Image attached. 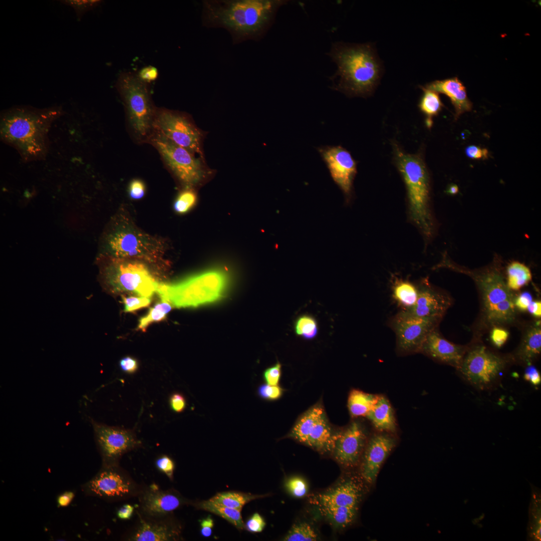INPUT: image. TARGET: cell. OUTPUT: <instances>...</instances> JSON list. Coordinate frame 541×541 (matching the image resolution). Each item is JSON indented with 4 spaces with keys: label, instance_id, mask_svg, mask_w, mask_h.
<instances>
[{
    "label": "cell",
    "instance_id": "cell-9",
    "mask_svg": "<svg viewBox=\"0 0 541 541\" xmlns=\"http://www.w3.org/2000/svg\"><path fill=\"white\" fill-rule=\"evenodd\" d=\"M107 244L111 255L114 256L153 265L163 261L162 244L127 223H122L108 236Z\"/></svg>",
    "mask_w": 541,
    "mask_h": 541
},
{
    "label": "cell",
    "instance_id": "cell-30",
    "mask_svg": "<svg viewBox=\"0 0 541 541\" xmlns=\"http://www.w3.org/2000/svg\"><path fill=\"white\" fill-rule=\"evenodd\" d=\"M268 495L228 491L218 492L208 500L217 504L241 511L243 506L250 501L266 497Z\"/></svg>",
    "mask_w": 541,
    "mask_h": 541
},
{
    "label": "cell",
    "instance_id": "cell-23",
    "mask_svg": "<svg viewBox=\"0 0 541 541\" xmlns=\"http://www.w3.org/2000/svg\"><path fill=\"white\" fill-rule=\"evenodd\" d=\"M417 287L415 304L405 310L419 317L440 321L451 305L450 297L433 288L426 281L421 282Z\"/></svg>",
    "mask_w": 541,
    "mask_h": 541
},
{
    "label": "cell",
    "instance_id": "cell-39",
    "mask_svg": "<svg viewBox=\"0 0 541 541\" xmlns=\"http://www.w3.org/2000/svg\"><path fill=\"white\" fill-rule=\"evenodd\" d=\"M285 486L288 492L297 498L305 496L308 490L306 480L300 476H293L286 480Z\"/></svg>",
    "mask_w": 541,
    "mask_h": 541
},
{
    "label": "cell",
    "instance_id": "cell-3",
    "mask_svg": "<svg viewBox=\"0 0 541 541\" xmlns=\"http://www.w3.org/2000/svg\"><path fill=\"white\" fill-rule=\"evenodd\" d=\"M329 56L338 69L331 78L333 88L349 97H366L373 92L381 67L369 44H333Z\"/></svg>",
    "mask_w": 541,
    "mask_h": 541
},
{
    "label": "cell",
    "instance_id": "cell-5",
    "mask_svg": "<svg viewBox=\"0 0 541 541\" xmlns=\"http://www.w3.org/2000/svg\"><path fill=\"white\" fill-rule=\"evenodd\" d=\"M102 287L112 295L131 294L150 297L157 292L160 283L146 263L111 255L98 259Z\"/></svg>",
    "mask_w": 541,
    "mask_h": 541
},
{
    "label": "cell",
    "instance_id": "cell-7",
    "mask_svg": "<svg viewBox=\"0 0 541 541\" xmlns=\"http://www.w3.org/2000/svg\"><path fill=\"white\" fill-rule=\"evenodd\" d=\"M148 85L136 74L130 72L120 74L116 84L131 127L141 139H149L152 135L157 109L152 101Z\"/></svg>",
    "mask_w": 541,
    "mask_h": 541
},
{
    "label": "cell",
    "instance_id": "cell-50",
    "mask_svg": "<svg viewBox=\"0 0 541 541\" xmlns=\"http://www.w3.org/2000/svg\"><path fill=\"white\" fill-rule=\"evenodd\" d=\"M523 378L534 386H539L541 383V376L539 372L532 365H529L526 368Z\"/></svg>",
    "mask_w": 541,
    "mask_h": 541
},
{
    "label": "cell",
    "instance_id": "cell-33",
    "mask_svg": "<svg viewBox=\"0 0 541 541\" xmlns=\"http://www.w3.org/2000/svg\"><path fill=\"white\" fill-rule=\"evenodd\" d=\"M506 285L510 290L517 291L527 284L532 278L530 269L518 261H512L506 268Z\"/></svg>",
    "mask_w": 541,
    "mask_h": 541
},
{
    "label": "cell",
    "instance_id": "cell-2",
    "mask_svg": "<svg viewBox=\"0 0 541 541\" xmlns=\"http://www.w3.org/2000/svg\"><path fill=\"white\" fill-rule=\"evenodd\" d=\"M63 113L62 108L59 106L42 109L12 108L1 115V139L15 148L24 162L45 159L51 124Z\"/></svg>",
    "mask_w": 541,
    "mask_h": 541
},
{
    "label": "cell",
    "instance_id": "cell-12",
    "mask_svg": "<svg viewBox=\"0 0 541 541\" xmlns=\"http://www.w3.org/2000/svg\"><path fill=\"white\" fill-rule=\"evenodd\" d=\"M153 131L176 145L202 156V135L187 115L165 108H157Z\"/></svg>",
    "mask_w": 541,
    "mask_h": 541
},
{
    "label": "cell",
    "instance_id": "cell-27",
    "mask_svg": "<svg viewBox=\"0 0 541 541\" xmlns=\"http://www.w3.org/2000/svg\"><path fill=\"white\" fill-rule=\"evenodd\" d=\"M540 352L541 328L539 322L528 330L514 354V358L522 364L529 366L538 358Z\"/></svg>",
    "mask_w": 541,
    "mask_h": 541
},
{
    "label": "cell",
    "instance_id": "cell-35",
    "mask_svg": "<svg viewBox=\"0 0 541 541\" xmlns=\"http://www.w3.org/2000/svg\"><path fill=\"white\" fill-rule=\"evenodd\" d=\"M172 307L169 302L160 300V302L149 309L146 315L139 318L136 330L146 332L151 324L165 320Z\"/></svg>",
    "mask_w": 541,
    "mask_h": 541
},
{
    "label": "cell",
    "instance_id": "cell-26",
    "mask_svg": "<svg viewBox=\"0 0 541 541\" xmlns=\"http://www.w3.org/2000/svg\"><path fill=\"white\" fill-rule=\"evenodd\" d=\"M367 417L379 431L393 433L396 431L393 409L388 399L383 395H379L376 403Z\"/></svg>",
    "mask_w": 541,
    "mask_h": 541
},
{
    "label": "cell",
    "instance_id": "cell-22",
    "mask_svg": "<svg viewBox=\"0 0 541 541\" xmlns=\"http://www.w3.org/2000/svg\"><path fill=\"white\" fill-rule=\"evenodd\" d=\"M138 521L127 535L133 541H174L181 538V526L172 515L151 517L137 512Z\"/></svg>",
    "mask_w": 541,
    "mask_h": 541
},
{
    "label": "cell",
    "instance_id": "cell-40",
    "mask_svg": "<svg viewBox=\"0 0 541 541\" xmlns=\"http://www.w3.org/2000/svg\"><path fill=\"white\" fill-rule=\"evenodd\" d=\"M60 2L74 10L79 21L85 13L96 8L102 2L100 0H63Z\"/></svg>",
    "mask_w": 541,
    "mask_h": 541
},
{
    "label": "cell",
    "instance_id": "cell-28",
    "mask_svg": "<svg viewBox=\"0 0 541 541\" xmlns=\"http://www.w3.org/2000/svg\"><path fill=\"white\" fill-rule=\"evenodd\" d=\"M320 513L336 528H345L355 521L359 508L340 506H317Z\"/></svg>",
    "mask_w": 541,
    "mask_h": 541
},
{
    "label": "cell",
    "instance_id": "cell-19",
    "mask_svg": "<svg viewBox=\"0 0 541 541\" xmlns=\"http://www.w3.org/2000/svg\"><path fill=\"white\" fill-rule=\"evenodd\" d=\"M368 439L363 425L358 421L351 422L337 432L331 451L334 459L347 469L359 465Z\"/></svg>",
    "mask_w": 541,
    "mask_h": 541
},
{
    "label": "cell",
    "instance_id": "cell-46",
    "mask_svg": "<svg viewBox=\"0 0 541 541\" xmlns=\"http://www.w3.org/2000/svg\"><path fill=\"white\" fill-rule=\"evenodd\" d=\"M169 404L171 409L174 412L181 413L186 408L187 402L183 394L180 392H175L170 396Z\"/></svg>",
    "mask_w": 541,
    "mask_h": 541
},
{
    "label": "cell",
    "instance_id": "cell-44",
    "mask_svg": "<svg viewBox=\"0 0 541 541\" xmlns=\"http://www.w3.org/2000/svg\"><path fill=\"white\" fill-rule=\"evenodd\" d=\"M281 373L282 365L280 363L277 362L263 371L262 377L266 384L270 385H278Z\"/></svg>",
    "mask_w": 541,
    "mask_h": 541
},
{
    "label": "cell",
    "instance_id": "cell-15",
    "mask_svg": "<svg viewBox=\"0 0 541 541\" xmlns=\"http://www.w3.org/2000/svg\"><path fill=\"white\" fill-rule=\"evenodd\" d=\"M141 488L119 465L102 466L84 486L85 492L109 500H123L138 495Z\"/></svg>",
    "mask_w": 541,
    "mask_h": 541
},
{
    "label": "cell",
    "instance_id": "cell-21",
    "mask_svg": "<svg viewBox=\"0 0 541 541\" xmlns=\"http://www.w3.org/2000/svg\"><path fill=\"white\" fill-rule=\"evenodd\" d=\"M391 433L381 432L368 438L360 463L359 475L367 485H373L381 465L396 445Z\"/></svg>",
    "mask_w": 541,
    "mask_h": 541
},
{
    "label": "cell",
    "instance_id": "cell-37",
    "mask_svg": "<svg viewBox=\"0 0 541 541\" xmlns=\"http://www.w3.org/2000/svg\"><path fill=\"white\" fill-rule=\"evenodd\" d=\"M295 334L305 340L315 338L318 333V325L316 319L309 315L299 316L295 322Z\"/></svg>",
    "mask_w": 541,
    "mask_h": 541
},
{
    "label": "cell",
    "instance_id": "cell-24",
    "mask_svg": "<svg viewBox=\"0 0 541 541\" xmlns=\"http://www.w3.org/2000/svg\"><path fill=\"white\" fill-rule=\"evenodd\" d=\"M467 349L466 347L455 344L445 339L436 328L426 336L419 353L438 362L451 366L457 370Z\"/></svg>",
    "mask_w": 541,
    "mask_h": 541
},
{
    "label": "cell",
    "instance_id": "cell-34",
    "mask_svg": "<svg viewBox=\"0 0 541 541\" xmlns=\"http://www.w3.org/2000/svg\"><path fill=\"white\" fill-rule=\"evenodd\" d=\"M423 94L418 105L420 111L426 116V122L428 127L431 126L432 118L438 114L443 107L440 97L436 92L421 88Z\"/></svg>",
    "mask_w": 541,
    "mask_h": 541
},
{
    "label": "cell",
    "instance_id": "cell-17",
    "mask_svg": "<svg viewBox=\"0 0 541 541\" xmlns=\"http://www.w3.org/2000/svg\"><path fill=\"white\" fill-rule=\"evenodd\" d=\"M317 149L334 182L350 198L357 172V163L351 153L341 145L321 146Z\"/></svg>",
    "mask_w": 541,
    "mask_h": 541
},
{
    "label": "cell",
    "instance_id": "cell-45",
    "mask_svg": "<svg viewBox=\"0 0 541 541\" xmlns=\"http://www.w3.org/2000/svg\"><path fill=\"white\" fill-rule=\"evenodd\" d=\"M265 525L264 518L256 512L246 520L244 524V529L253 533L260 532L264 528Z\"/></svg>",
    "mask_w": 541,
    "mask_h": 541
},
{
    "label": "cell",
    "instance_id": "cell-43",
    "mask_svg": "<svg viewBox=\"0 0 541 541\" xmlns=\"http://www.w3.org/2000/svg\"><path fill=\"white\" fill-rule=\"evenodd\" d=\"M158 470L165 474L170 480H173L175 468L173 460L167 455H162L155 460Z\"/></svg>",
    "mask_w": 541,
    "mask_h": 541
},
{
    "label": "cell",
    "instance_id": "cell-58",
    "mask_svg": "<svg viewBox=\"0 0 541 541\" xmlns=\"http://www.w3.org/2000/svg\"><path fill=\"white\" fill-rule=\"evenodd\" d=\"M458 191V187L456 185H452L449 188L447 192L451 194H455Z\"/></svg>",
    "mask_w": 541,
    "mask_h": 541
},
{
    "label": "cell",
    "instance_id": "cell-31",
    "mask_svg": "<svg viewBox=\"0 0 541 541\" xmlns=\"http://www.w3.org/2000/svg\"><path fill=\"white\" fill-rule=\"evenodd\" d=\"M379 395L367 393L358 390L351 391L348 407L353 417L367 416L376 403Z\"/></svg>",
    "mask_w": 541,
    "mask_h": 541
},
{
    "label": "cell",
    "instance_id": "cell-56",
    "mask_svg": "<svg viewBox=\"0 0 541 541\" xmlns=\"http://www.w3.org/2000/svg\"><path fill=\"white\" fill-rule=\"evenodd\" d=\"M527 310L532 316L537 318H540L541 302L540 301H532L528 306Z\"/></svg>",
    "mask_w": 541,
    "mask_h": 541
},
{
    "label": "cell",
    "instance_id": "cell-20",
    "mask_svg": "<svg viewBox=\"0 0 541 541\" xmlns=\"http://www.w3.org/2000/svg\"><path fill=\"white\" fill-rule=\"evenodd\" d=\"M138 496V512L151 517L171 515L176 509L191 502L175 489L163 490L154 483L141 488Z\"/></svg>",
    "mask_w": 541,
    "mask_h": 541
},
{
    "label": "cell",
    "instance_id": "cell-11",
    "mask_svg": "<svg viewBox=\"0 0 541 541\" xmlns=\"http://www.w3.org/2000/svg\"><path fill=\"white\" fill-rule=\"evenodd\" d=\"M149 140L167 166L186 187L192 188L204 180L205 170L203 163L195 154L155 132Z\"/></svg>",
    "mask_w": 541,
    "mask_h": 541
},
{
    "label": "cell",
    "instance_id": "cell-41",
    "mask_svg": "<svg viewBox=\"0 0 541 541\" xmlns=\"http://www.w3.org/2000/svg\"><path fill=\"white\" fill-rule=\"evenodd\" d=\"M122 300L124 306V312L134 313L137 310L148 307L151 302L150 297L141 296H126L122 295Z\"/></svg>",
    "mask_w": 541,
    "mask_h": 541
},
{
    "label": "cell",
    "instance_id": "cell-8",
    "mask_svg": "<svg viewBox=\"0 0 541 541\" xmlns=\"http://www.w3.org/2000/svg\"><path fill=\"white\" fill-rule=\"evenodd\" d=\"M474 279L481 293L485 317L491 325L510 323L515 316L514 299L501 273L495 268L473 273L464 271Z\"/></svg>",
    "mask_w": 541,
    "mask_h": 541
},
{
    "label": "cell",
    "instance_id": "cell-52",
    "mask_svg": "<svg viewBox=\"0 0 541 541\" xmlns=\"http://www.w3.org/2000/svg\"><path fill=\"white\" fill-rule=\"evenodd\" d=\"M466 155L472 159H486L488 156V151L485 148H482L475 145H471L465 149Z\"/></svg>",
    "mask_w": 541,
    "mask_h": 541
},
{
    "label": "cell",
    "instance_id": "cell-10",
    "mask_svg": "<svg viewBox=\"0 0 541 541\" xmlns=\"http://www.w3.org/2000/svg\"><path fill=\"white\" fill-rule=\"evenodd\" d=\"M508 361L485 346L468 348L457 369L463 380L479 390L494 388L500 382Z\"/></svg>",
    "mask_w": 541,
    "mask_h": 541
},
{
    "label": "cell",
    "instance_id": "cell-14",
    "mask_svg": "<svg viewBox=\"0 0 541 541\" xmlns=\"http://www.w3.org/2000/svg\"><path fill=\"white\" fill-rule=\"evenodd\" d=\"M440 320L421 318L405 310L396 314L389 325L396 335V350L400 356L419 353L427 335L436 328Z\"/></svg>",
    "mask_w": 541,
    "mask_h": 541
},
{
    "label": "cell",
    "instance_id": "cell-48",
    "mask_svg": "<svg viewBox=\"0 0 541 541\" xmlns=\"http://www.w3.org/2000/svg\"><path fill=\"white\" fill-rule=\"evenodd\" d=\"M136 74L141 81L149 84L157 79L159 73L156 67L148 66L142 68Z\"/></svg>",
    "mask_w": 541,
    "mask_h": 541
},
{
    "label": "cell",
    "instance_id": "cell-53",
    "mask_svg": "<svg viewBox=\"0 0 541 541\" xmlns=\"http://www.w3.org/2000/svg\"><path fill=\"white\" fill-rule=\"evenodd\" d=\"M532 301L531 295L528 292L520 294L514 299L515 307L522 311L527 310L528 306Z\"/></svg>",
    "mask_w": 541,
    "mask_h": 541
},
{
    "label": "cell",
    "instance_id": "cell-4",
    "mask_svg": "<svg viewBox=\"0 0 541 541\" xmlns=\"http://www.w3.org/2000/svg\"><path fill=\"white\" fill-rule=\"evenodd\" d=\"M394 158L406 185L410 219L430 239L435 226L430 207V178L424 160L421 155L407 153L397 145H394Z\"/></svg>",
    "mask_w": 541,
    "mask_h": 541
},
{
    "label": "cell",
    "instance_id": "cell-29",
    "mask_svg": "<svg viewBox=\"0 0 541 541\" xmlns=\"http://www.w3.org/2000/svg\"><path fill=\"white\" fill-rule=\"evenodd\" d=\"M197 509L211 512L225 519L239 530L244 528L241 511L213 503L209 500L191 501L190 504Z\"/></svg>",
    "mask_w": 541,
    "mask_h": 541
},
{
    "label": "cell",
    "instance_id": "cell-57",
    "mask_svg": "<svg viewBox=\"0 0 541 541\" xmlns=\"http://www.w3.org/2000/svg\"><path fill=\"white\" fill-rule=\"evenodd\" d=\"M74 494L72 492H66L58 496V503L60 506L68 505L74 498Z\"/></svg>",
    "mask_w": 541,
    "mask_h": 541
},
{
    "label": "cell",
    "instance_id": "cell-49",
    "mask_svg": "<svg viewBox=\"0 0 541 541\" xmlns=\"http://www.w3.org/2000/svg\"><path fill=\"white\" fill-rule=\"evenodd\" d=\"M145 193V186L142 181L134 179L130 183L129 194L131 199L138 200L142 198Z\"/></svg>",
    "mask_w": 541,
    "mask_h": 541
},
{
    "label": "cell",
    "instance_id": "cell-25",
    "mask_svg": "<svg viewBox=\"0 0 541 541\" xmlns=\"http://www.w3.org/2000/svg\"><path fill=\"white\" fill-rule=\"evenodd\" d=\"M424 87L437 93L443 94L450 99L455 109L456 119L472 109V105L467 97L466 88L457 77L436 80Z\"/></svg>",
    "mask_w": 541,
    "mask_h": 541
},
{
    "label": "cell",
    "instance_id": "cell-55",
    "mask_svg": "<svg viewBox=\"0 0 541 541\" xmlns=\"http://www.w3.org/2000/svg\"><path fill=\"white\" fill-rule=\"evenodd\" d=\"M134 507L130 504H124L117 512V515L119 519L127 520L130 519L133 515Z\"/></svg>",
    "mask_w": 541,
    "mask_h": 541
},
{
    "label": "cell",
    "instance_id": "cell-16",
    "mask_svg": "<svg viewBox=\"0 0 541 541\" xmlns=\"http://www.w3.org/2000/svg\"><path fill=\"white\" fill-rule=\"evenodd\" d=\"M92 423L95 439L102 456V466L119 465L122 456L142 445L133 430L119 427Z\"/></svg>",
    "mask_w": 541,
    "mask_h": 541
},
{
    "label": "cell",
    "instance_id": "cell-47",
    "mask_svg": "<svg viewBox=\"0 0 541 541\" xmlns=\"http://www.w3.org/2000/svg\"><path fill=\"white\" fill-rule=\"evenodd\" d=\"M508 335V332L506 330L495 327L492 329L490 338L494 346L500 348L507 341Z\"/></svg>",
    "mask_w": 541,
    "mask_h": 541
},
{
    "label": "cell",
    "instance_id": "cell-1",
    "mask_svg": "<svg viewBox=\"0 0 541 541\" xmlns=\"http://www.w3.org/2000/svg\"><path fill=\"white\" fill-rule=\"evenodd\" d=\"M284 0H205L201 21L208 28H222L233 44L260 39L272 24Z\"/></svg>",
    "mask_w": 541,
    "mask_h": 541
},
{
    "label": "cell",
    "instance_id": "cell-42",
    "mask_svg": "<svg viewBox=\"0 0 541 541\" xmlns=\"http://www.w3.org/2000/svg\"><path fill=\"white\" fill-rule=\"evenodd\" d=\"M283 391L278 385H270L266 383L259 386L257 393L260 398L264 400L275 401L282 397Z\"/></svg>",
    "mask_w": 541,
    "mask_h": 541
},
{
    "label": "cell",
    "instance_id": "cell-13",
    "mask_svg": "<svg viewBox=\"0 0 541 541\" xmlns=\"http://www.w3.org/2000/svg\"><path fill=\"white\" fill-rule=\"evenodd\" d=\"M336 434L324 408L316 404L301 416L288 437L324 453L332 451Z\"/></svg>",
    "mask_w": 541,
    "mask_h": 541
},
{
    "label": "cell",
    "instance_id": "cell-6",
    "mask_svg": "<svg viewBox=\"0 0 541 541\" xmlns=\"http://www.w3.org/2000/svg\"><path fill=\"white\" fill-rule=\"evenodd\" d=\"M227 283L224 272L211 270L175 283H160L156 293L173 307H195L219 300Z\"/></svg>",
    "mask_w": 541,
    "mask_h": 541
},
{
    "label": "cell",
    "instance_id": "cell-38",
    "mask_svg": "<svg viewBox=\"0 0 541 541\" xmlns=\"http://www.w3.org/2000/svg\"><path fill=\"white\" fill-rule=\"evenodd\" d=\"M197 195L192 188L186 187L179 193L174 203V209L179 214H184L191 209L195 205Z\"/></svg>",
    "mask_w": 541,
    "mask_h": 541
},
{
    "label": "cell",
    "instance_id": "cell-18",
    "mask_svg": "<svg viewBox=\"0 0 541 541\" xmlns=\"http://www.w3.org/2000/svg\"><path fill=\"white\" fill-rule=\"evenodd\" d=\"M367 485L359 474L342 477L337 483L311 498L312 503L319 506H340L359 508Z\"/></svg>",
    "mask_w": 541,
    "mask_h": 541
},
{
    "label": "cell",
    "instance_id": "cell-36",
    "mask_svg": "<svg viewBox=\"0 0 541 541\" xmlns=\"http://www.w3.org/2000/svg\"><path fill=\"white\" fill-rule=\"evenodd\" d=\"M318 538V534L313 525L306 521H300L293 525L283 540L315 541Z\"/></svg>",
    "mask_w": 541,
    "mask_h": 541
},
{
    "label": "cell",
    "instance_id": "cell-54",
    "mask_svg": "<svg viewBox=\"0 0 541 541\" xmlns=\"http://www.w3.org/2000/svg\"><path fill=\"white\" fill-rule=\"evenodd\" d=\"M200 532L204 537H209L211 535L214 521L210 515L203 518L200 521Z\"/></svg>",
    "mask_w": 541,
    "mask_h": 541
},
{
    "label": "cell",
    "instance_id": "cell-32",
    "mask_svg": "<svg viewBox=\"0 0 541 541\" xmlns=\"http://www.w3.org/2000/svg\"><path fill=\"white\" fill-rule=\"evenodd\" d=\"M392 295L394 300L403 307V310H408L416 303L418 287L408 281L397 279L392 286Z\"/></svg>",
    "mask_w": 541,
    "mask_h": 541
},
{
    "label": "cell",
    "instance_id": "cell-51",
    "mask_svg": "<svg viewBox=\"0 0 541 541\" xmlns=\"http://www.w3.org/2000/svg\"><path fill=\"white\" fill-rule=\"evenodd\" d=\"M121 369L125 373L133 374L138 369V363L133 357L127 356L122 358L119 362Z\"/></svg>",
    "mask_w": 541,
    "mask_h": 541
}]
</instances>
